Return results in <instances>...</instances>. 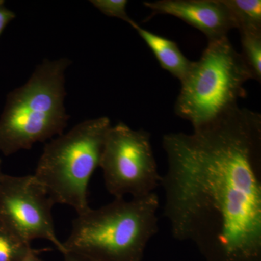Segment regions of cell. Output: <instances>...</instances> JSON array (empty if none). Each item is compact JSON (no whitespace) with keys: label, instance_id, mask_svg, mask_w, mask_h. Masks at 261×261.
<instances>
[{"label":"cell","instance_id":"8992f818","mask_svg":"<svg viewBox=\"0 0 261 261\" xmlns=\"http://www.w3.org/2000/svg\"><path fill=\"white\" fill-rule=\"evenodd\" d=\"M151 135L120 122L111 126L103 146L99 166L105 186L114 198H132L154 192L161 177L151 145Z\"/></svg>","mask_w":261,"mask_h":261},{"label":"cell","instance_id":"30bf717a","mask_svg":"<svg viewBox=\"0 0 261 261\" xmlns=\"http://www.w3.org/2000/svg\"><path fill=\"white\" fill-rule=\"evenodd\" d=\"M240 32H261L260 0H224Z\"/></svg>","mask_w":261,"mask_h":261},{"label":"cell","instance_id":"5b68a950","mask_svg":"<svg viewBox=\"0 0 261 261\" xmlns=\"http://www.w3.org/2000/svg\"><path fill=\"white\" fill-rule=\"evenodd\" d=\"M252 80L243 56L228 37L208 42L181 82L175 113L193 128L207 124L238 107L239 99L247 97L244 85Z\"/></svg>","mask_w":261,"mask_h":261},{"label":"cell","instance_id":"9a60e30c","mask_svg":"<svg viewBox=\"0 0 261 261\" xmlns=\"http://www.w3.org/2000/svg\"><path fill=\"white\" fill-rule=\"evenodd\" d=\"M64 261H92L89 259L86 258L82 255L78 254L73 253V252H65L63 253Z\"/></svg>","mask_w":261,"mask_h":261},{"label":"cell","instance_id":"e0dca14e","mask_svg":"<svg viewBox=\"0 0 261 261\" xmlns=\"http://www.w3.org/2000/svg\"><path fill=\"white\" fill-rule=\"evenodd\" d=\"M4 175L5 173H3V170H2V161L1 160H0V185H1L2 180H3Z\"/></svg>","mask_w":261,"mask_h":261},{"label":"cell","instance_id":"2e32d148","mask_svg":"<svg viewBox=\"0 0 261 261\" xmlns=\"http://www.w3.org/2000/svg\"><path fill=\"white\" fill-rule=\"evenodd\" d=\"M41 250L33 249L32 251L29 252L28 255L25 257H23L20 261H44L39 256V252Z\"/></svg>","mask_w":261,"mask_h":261},{"label":"cell","instance_id":"7c38bea8","mask_svg":"<svg viewBox=\"0 0 261 261\" xmlns=\"http://www.w3.org/2000/svg\"><path fill=\"white\" fill-rule=\"evenodd\" d=\"M32 250L31 243L18 238L0 221V261H20Z\"/></svg>","mask_w":261,"mask_h":261},{"label":"cell","instance_id":"6da1fadb","mask_svg":"<svg viewBox=\"0 0 261 261\" xmlns=\"http://www.w3.org/2000/svg\"><path fill=\"white\" fill-rule=\"evenodd\" d=\"M163 216L206 261H261V115L236 107L166 134Z\"/></svg>","mask_w":261,"mask_h":261},{"label":"cell","instance_id":"4fadbf2b","mask_svg":"<svg viewBox=\"0 0 261 261\" xmlns=\"http://www.w3.org/2000/svg\"><path fill=\"white\" fill-rule=\"evenodd\" d=\"M90 3L101 13L108 17L121 19L129 24L130 27L136 23L127 13L128 1L126 0H92Z\"/></svg>","mask_w":261,"mask_h":261},{"label":"cell","instance_id":"9c48e42d","mask_svg":"<svg viewBox=\"0 0 261 261\" xmlns=\"http://www.w3.org/2000/svg\"><path fill=\"white\" fill-rule=\"evenodd\" d=\"M147 47L153 53L161 68L181 82L188 74L193 62L182 53L178 44L168 38L142 28L137 23L132 25Z\"/></svg>","mask_w":261,"mask_h":261},{"label":"cell","instance_id":"277c9868","mask_svg":"<svg viewBox=\"0 0 261 261\" xmlns=\"http://www.w3.org/2000/svg\"><path fill=\"white\" fill-rule=\"evenodd\" d=\"M111 126L106 116L86 120L44 146L33 175L55 203L70 206L77 214L90 207L89 181Z\"/></svg>","mask_w":261,"mask_h":261},{"label":"cell","instance_id":"7a4b0ae2","mask_svg":"<svg viewBox=\"0 0 261 261\" xmlns=\"http://www.w3.org/2000/svg\"><path fill=\"white\" fill-rule=\"evenodd\" d=\"M159 196L152 192L89 207L72 221L63 243L65 252L92 261H143L146 247L159 231Z\"/></svg>","mask_w":261,"mask_h":261},{"label":"cell","instance_id":"8fae6325","mask_svg":"<svg viewBox=\"0 0 261 261\" xmlns=\"http://www.w3.org/2000/svg\"><path fill=\"white\" fill-rule=\"evenodd\" d=\"M244 61L253 80L261 82V32H240Z\"/></svg>","mask_w":261,"mask_h":261},{"label":"cell","instance_id":"52a82bcc","mask_svg":"<svg viewBox=\"0 0 261 261\" xmlns=\"http://www.w3.org/2000/svg\"><path fill=\"white\" fill-rule=\"evenodd\" d=\"M55 204L34 175L3 176L0 185V221L23 241L31 243L44 239L63 254L65 248L57 237L51 214Z\"/></svg>","mask_w":261,"mask_h":261},{"label":"cell","instance_id":"3957f363","mask_svg":"<svg viewBox=\"0 0 261 261\" xmlns=\"http://www.w3.org/2000/svg\"><path fill=\"white\" fill-rule=\"evenodd\" d=\"M68 58L46 60L30 79L7 96L0 116V152L10 156L63 135L69 116L64 106Z\"/></svg>","mask_w":261,"mask_h":261},{"label":"cell","instance_id":"ba28073f","mask_svg":"<svg viewBox=\"0 0 261 261\" xmlns=\"http://www.w3.org/2000/svg\"><path fill=\"white\" fill-rule=\"evenodd\" d=\"M149 18L169 15L181 19L205 34L208 42L228 37L236 24L224 0H158L145 2Z\"/></svg>","mask_w":261,"mask_h":261},{"label":"cell","instance_id":"5bb4252c","mask_svg":"<svg viewBox=\"0 0 261 261\" xmlns=\"http://www.w3.org/2000/svg\"><path fill=\"white\" fill-rule=\"evenodd\" d=\"M15 17L16 15L14 12L8 9L5 5V2L0 0V35L6 28L7 25L12 20H14Z\"/></svg>","mask_w":261,"mask_h":261}]
</instances>
